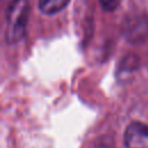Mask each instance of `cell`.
Listing matches in <instances>:
<instances>
[{"mask_svg":"<svg viewBox=\"0 0 148 148\" xmlns=\"http://www.w3.org/2000/svg\"><path fill=\"white\" fill-rule=\"evenodd\" d=\"M99 1H101V5L103 6L104 9L112 10V9H114L118 6L120 0H99Z\"/></svg>","mask_w":148,"mask_h":148,"instance_id":"cell-5","label":"cell"},{"mask_svg":"<svg viewBox=\"0 0 148 148\" xmlns=\"http://www.w3.org/2000/svg\"><path fill=\"white\" fill-rule=\"evenodd\" d=\"M124 145L126 148H148V125L131 123L124 134Z\"/></svg>","mask_w":148,"mask_h":148,"instance_id":"cell-2","label":"cell"},{"mask_svg":"<svg viewBox=\"0 0 148 148\" xmlns=\"http://www.w3.org/2000/svg\"><path fill=\"white\" fill-rule=\"evenodd\" d=\"M69 0H39V8L45 14H56L60 10H62L67 5Z\"/></svg>","mask_w":148,"mask_h":148,"instance_id":"cell-4","label":"cell"},{"mask_svg":"<svg viewBox=\"0 0 148 148\" xmlns=\"http://www.w3.org/2000/svg\"><path fill=\"white\" fill-rule=\"evenodd\" d=\"M125 36L128 40L141 42L148 38V20L146 17L138 16L130 18L125 24Z\"/></svg>","mask_w":148,"mask_h":148,"instance_id":"cell-3","label":"cell"},{"mask_svg":"<svg viewBox=\"0 0 148 148\" xmlns=\"http://www.w3.org/2000/svg\"><path fill=\"white\" fill-rule=\"evenodd\" d=\"M29 7V0H13L9 3L6 30V39L8 43H17L24 36Z\"/></svg>","mask_w":148,"mask_h":148,"instance_id":"cell-1","label":"cell"}]
</instances>
